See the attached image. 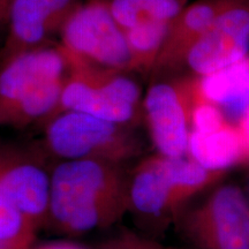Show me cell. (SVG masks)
Here are the masks:
<instances>
[{"mask_svg":"<svg viewBox=\"0 0 249 249\" xmlns=\"http://www.w3.org/2000/svg\"><path fill=\"white\" fill-rule=\"evenodd\" d=\"M128 204L113 161L61 160L51 173L49 218L61 231L82 234L110 225Z\"/></svg>","mask_w":249,"mask_h":249,"instance_id":"cell-1","label":"cell"},{"mask_svg":"<svg viewBox=\"0 0 249 249\" xmlns=\"http://www.w3.org/2000/svg\"><path fill=\"white\" fill-rule=\"evenodd\" d=\"M68 75L61 46L17 55L0 68V124L22 127L58 111Z\"/></svg>","mask_w":249,"mask_h":249,"instance_id":"cell-2","label":"cell"},{"mask_svg":"<svg viewBox=\"0 0 249 249\" xmlns=\"http://www.w3.org/2000/svg\"><path fill=\"white\" fill-rule=\"evenodd\" d=\"M66 58L68 75L58 111L85 112L121 126L135 119L142 96L135 80L121 71L91 66L68 54Z\"/></svg>","mask_w":249,"mask_h":249,"instance_id":"cell-3","label":"cell"},{"mask_svg":"<svg viewBox=\"0 0 249 249\" xmlns=\"http://www.w3.org/2000/svg\"><path fill=\"white\" fill-rule=\"evenodd\" d=\"M217 174L186 156L151 158L133 173L127 186L128 203L140 216L160 219L182 200L201 191Z\"/></svg>","mask_w":249,"mask_h":249,"instance_id":"cell-4","label":"cell"},{"mask_svg":"<svg viewBox=\"0 0 249 249\" xmlns=\"http://www.w3.org/2000/svg\"><path fill=\"white\" fill-rule=\"evenodd\" d=\"M60 31L61 48L70 57L104 70L133 68L126 36L105 0H92L74 8Z\"/></svg>","mask_w":249,"mask_h":249,"instance_id":"cell-5","label":"cell"},{"mask_svg":"<svg viewBox=\"0 0 249 249\" xmlns=\"http://www.w3.org/2000/svg\"><path fill=\"white\" fill-rule=\"evenodd\" d=\"M45 141L50 151L62 160L90 158L114 163L130 151L121 124L71 110L52 116Z\"/></svg>","mask_w":249,"mask_h":249,"instance_id":"cell-6","label":"cell"},{"mask_svg":"<svg viewBox=\"0 0 249 249\" xmlns=\"http://www.w3.org/2000/svg\"><path fill=\"white\" fill-rule=\"evenodd\" d=\"M201 249H249V198L234 185L214 189L186 227Z\"/></svg>","mask_w":249,"mask_h":249,"instance_id":"cell-7","label":"cell"},{"mask_svg":"<svg viewBox=\"0 0 249 249\" xmlns=\"http://www.w3.org/2000/svg\"><path fill=\"white\" fill-rule=\"evenodd\" d=\"M249 57V0H232L188 49L183 61L198 76Z\"/></svg>","mask_w":249,"mask_h":249,"instance_id":"cell-8","label":"cell"},{"mask_svg":"<svg viewBox=\"0 0 249 249\" xmlns=\"http://www.w3.org/2000/svg\"><path fill=\"white\" fill-rule=\"evenodd\" d=\"M197 82H156L145 93L143 107L151 138L160 156H186L189 117Z\"/></svg>","mask_w":249,"mask_h":249,"instance_id":"cell-9","label":"cell"},{"mask_svg":"<svg viewBox=\"0 0 249 249\" xmlns=\"http://www.w3.org/2000/svg\"><path fill=\"white\" fill-rule=\"evenodd\" d=\"M74 8V0H13L0 68L17 55L39 48L50 34L61 29Z\"/></svg>","mask_w":249,"mask_h":249,"instance_id":"cell-10","label":"cell"},{"mask_svg":"<svg viewBox=\"0 0 249 249\" xmlns=\"http://www.w3.org/2000/svg\"><path fill=\"white\" fill-rule=\"evenodd\" d=\"M0 186L37 229L49 218L51 174L37 161L0 156Z\"/></svg>","mask_w":249,"mask_h":249,"instance_id":"cell-11","label":"cell"},{"mask_svg":"<svg viewBox=\"0 0 249 249\" xmlns=\"http://www.w3.org/2000/svg\"><path fill=\"white\" fill-rule=\"evenodd\" d=\"M232 0H197L187 4L170 28L155 66L171 67L183 61L188 49Z\"/></svg>","mask_w":249,"mask_h":249,"instance_id":"cell-12","label":"cell"},{"mask_svg":"<svg viewBox=\"0 0 249 249\" xmlns=\"http://www.w3.org/2000/svg\"><path fill=\"white\" fill-rule=\"evenodd\" d=\"M197 90L202 98L219 107L226 120L236 126L249 108V57L201 76Z\"/></svg>","mask_w":249,"mask_h":249,"instance_id":"cell-13","label":"cell"},{"mask_svg":"<svg viewBox=\"0 0 249 249\" xmlns=\"http://www.w3.org/2000/svg\"><path fill=\"white\" fill-rule=\"evenodd\" d=\"M187 152L202 167L216 173L247 160L238 127L231 124L208 134L192 130Z\"/></svg>","mask_w":249,"mask_h":249,"instance_id":"cell-14","label":"cell"},{"mask_svg":"<svg viewBox=\"0 0 249 249\" xmlns=\"http://www.w3.org/2000/svg\"><path fill=\"white\" fill-rule=\"evenodd\" d=\"M172 23L166 21L145 20L124 31L133 55V68L155 66Z\"/></svg>","mask_w":249,"mask_h":249,"instance_id":"cell-15","label":"cell"},{"mask_svg":"<svg viewBox=\"0 0 249 249\" xmlns=\"http://www.w3.org/2000/svg\"><path fill=\"white\" fill-rule=\"evenodd\" d=\"M36 231L0 186V249H31Z\"/></svg>","mask_w":249,"mask_h":249,"instance_id":"cell-16","label":"cell"},{"mask_svg":"<svg viewBox=\"0 0 249 249\" xmlns=\"http://www.w3.org/2000/svg\"><path fill=\"white\" fill-rule=\"evenodd\" d=\"M189 123H192L193 130L197 133H213L230 124L219 107L213 103L205 101L196 91L194 102L191 108Z\"/></svg>","mask_w":249,"mask_h":249,"instance_id":"cell-17","label":"cell"},{"mask_svg":"<svg viewBox=\"0 0 249 249\" xmlns=\"http://www.w3.org/2000/svg\"><path fill=\"white\" fill-rule=\"evenodd\" d=\"M107 249H163L157 246H152L147 242H142L135 239H128V240H120L108 246Z\"/></svg>","mask_w":249,"mask_h":249,"instance_id":"cell-18","label":"cell"},{"mask_svg":"<svg viewBox=\"0 0 249 249\" xmlns=\"http://www.w3.org/2000/svg\"><path fill=\"white\" fill-rule=\"evenodd\" d=\"M238 127L239 133H240L242 142H244V147L246 151V158H249V108L245 113V116L242 117V119L239 121V124H236Z\"/></svg>","mask_w":249,"mask_h":249,"instance_id":"cell-19","label":"cell"},{"mask_svg":"<svg viewBox=\"0 0 249 249\" xmlns=\"http://www.w3.org/2000/svg\"><path fill=\"white\" fill-rule=\"evenodd\" d=\"M13 0H0V33L8 26L9 11Z\"/></svg>","mask_w":249,"mask_h":249,"instance_id":"cell-20","label":"cell"},{"mask_svg":"<svg viewBox=\"0 0 249 249\" xmlns=\"http://www.w3.org/2000/svg\"><path fill=\"white\" fill-rule=\"evenodd\" d=\"M31 249H85L71 242H49V244L39 245L37 247H33Z\"/></svg>","mask_w":249,"mask_h":249,"instance_id":"cell-21","label":"cell"},{"mask_svg":"<svg viewBox=\"0 0 249 249\" xmlns=\"http://www.w3.org/2000/svg\"><path fill=\"white\" fill-rule=\"evenodd\" d=\"M247 192H248V195H249V179H248V185H247Z\"/></svg>","mask_w":249,"mask_h":249,"instance_id":"cell-22","label":"cell"}]
</instances>
